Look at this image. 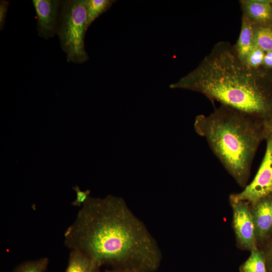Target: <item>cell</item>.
Masks as SVG:
<instances>
[{
    "label": "cell",
    "mask_w": 272,
    "mask_h": 272,
    "mask_svg": "<svg viewBox=\"0 0 272 272\" xmlns=\"http://www.w3.org/2000/svg\"><path fill=\"white\" fill-rule=\"evenodd\" d=\"M70 250L84 253L99 266L134 267L150 272L160 265L161 252L145 224L121 197L89 196L64 234Z\"/></svg>",
    "instance_id": "6da1fadb"
},
{
    "label": "cell",
    "mask_w": 272,
    "mask_h": 272,
    "mask_svg": "<svg viewBox=\"0 0 272 272\" xmlns=\"http://www.w3.org/2000/svg\"><path fill=\"white\" fill-rule=\"evenodd\" d=\"M73 189L76 192V198L72 202V205L75 207H81L89 197L91 191L89 189L82 191L78 185L74 186Z\"/></svg>",
    "instance_id": "e0dca14e"
},
{
    "label": "cell",
    "mask_w": 272,
    "mask_h": 272,
    "mask_svg": "<svg viewBox=\"0 0 272 272\" xmlns=\"http://www.w3.org/2000/svg\"><path fill=\"white\" fill-rule=\"evenodd\" d=\"M9 3L6 1H1L0 3V28L2 30L5 23L7 12Z\"/></svg>",
    "instance_id": "ac0fdd59"
},
{
    "label": "cell",
    "mask_w": 272,
    "mask_h": 272,
    "mask_svg": "<svg viewBox=\"0 0 272 272\" xmlns=\"http://www.w3.org/2000/svg\"><path fill=\"white\" fill-rule=\"evenodd\" d=\"M265 52L254 46L246 57L244 62L249 67L258 69L262 67Z\"/></svg>",
    "instance_id": "2e32d148"
},
{
    "label": "cell",
    "mask_w": 272,
    "mask_h": 272,
    "mask_svg": "<svg viewBox=\"0 0 272 272\" xmlns=\"http://www.w3.org/2000/svg\"><path fill=\"white\" fill-rule=\"evenodd\" d=\"M99 266L87 255L77 250H71L64 272H98Z\"/></svg>",
    "instance_id": "8fae6325"
},
{
    "label": "cell",
    "mask_w": 272,
    "mask_h": 272,
    "mask_svg": "<svg viewBox=\"0 0 272 272\" xmlns=\"http://www.w3.org/2000/svg\"><path fill=\"white\" fill-rule=\"evenodd\" d=\"M270 5L272 7V0H270Z\"/></svg>",
    "instance_id": "603a6c76"
},
{
    "label": "cell",
    "mask_w": 272,
    "mask_h": 272,
    "mask_svg": "<svg viewBox=\"0 0 272 272\" xmlns=\"http://www.w3.org/2000/svg\"><path fill=\"white\" fill-rule=\"evenodd\" d=\"M194 127L228 173L245 187L256 151L266 137L265 120L221 105L209 115L196 116Z\"/></svg>",
    "instance_id": "3957f363"
},
{
    "label": "cell",
    "mask_w": 272,
    "mask_h": 272,
    "mask_svg": "<svg viewBox=\"0 0 272 272\" xmlns=\"http://www.w3.org/2000/svg\"><path fill=\"white\" fill-rule=\"evenodd\" d=\"M248 258L241 265L240 272H268L266 258L256 247L252 250Z\"/></svg>",
    "instance_id": "7c38bea8"
},
{
    "label": "cell",
    "mask_w": 272,
    "mask_h": 272,
    "mask_svg": "<svg viewBox=\"0 0 272 272\" xmlns=\"http://www.w3.org/2000/svg\"><path fill=\"white\" fill-rule=\"evenodd\" d=\"M87 22L86 0L61 1L57 34L69 62L81 63L88 59L84 45Z\"/></svg>",
    "instance_id": "277c9868"
},
{
    "label": "cell",
    "mask_w": 272,
    "mask_h": 272,
    "mask_svg": "<svg viewBox=\"0 0 272 272\" xmlns=\"http://www.w3.org/2000/svg\"><path fill=\"white\" fill-rule=\"evenodd\" d=\"M48 262L46 257L27 260L17 266L13 272H46Z\"/></svg>",
    "instance_id": "9a60e30c"
},
{
    "label": "cell",
    "mask_w": 272,
    "mask_h": 272,
    "mask_svg": "<svg viewBox=\"0 0 272 272\" xmlns=\"http://www.w3.org/2000/svg\"><path fill=\"white\" fill-rule=\"evenodd\" d=\"M114 2L113 0H86L88 28L97 18L109 10Z\"/></svg>",
    "instance_id": "5bb4252c"
},
{
    "label": "cell",
    "mask_w": 272,
    "mask_h": 272,
    "mask_svg": "<svg viewBox=\"0 0 272 272\" xmlns=\"http://www.w3.org/2000/svg\"><path fill=\"white\" fill-rule=\"evenodd\" d=\"M113 272H150L147 270L134 267H127L116 268Z\"/></svg>",
    "instance_id": "ffe728a7"
},
{
    "label": "cell",
    "mask_w": 272,
    "mask_h": 272,
    "mask_svg": "<svg viewBox=\"0 0 272 272\" xmlns=\"http://www.w3.org/2000/svg\"><path fill=\"white\" fill-rule=\"evenodd\" d=\"M261 67L247 66L229 42L217 43L193 71L170 85L264 120L272 118V94Z\"/></svg>",
    "instance_id": "7a4b0ae2"
},
{
    "label": "cell",
    "mask_w": 272,
    "mask_h": 272,
    "mask_svg": "<svg viewBox=\"0 0 272 272\" xmlns=\"http://www.w3.org/2000/svg\"><path fill=\"white\" fill-rule=\"evenodd\" d=\"M61 1L33 0L39 36L48 39L57 33Z\"/></svg>",
    "instance_id": "52a82bcc"
},
{
    "label": "cell",
    "mask_w": 272,
    "mask_h": 272,
    "mask_svg": "<svg viewBox=\"0 0 272 272\" xmlns=\"http://www.w3.org/2000/svg\"><path fill=\"white\" fill-rule=\"evenodd\" d=\"M265 124L267 130L272 135V118L265 120Z\"/></svg>",
    "instance_id": "7402d4cb"
},
{
    "label": "cell",
    "mask_w": 272,
    "mask_h": 272,
    "mask_svg": "<svg viewBox=\"0 0 272 272\" xmlns=\"http://www.w3.org/2000/svg\"><path fill=\"white\" fill-rule=\"evenodd\" d=\"M233 210V226L238 242L251 251L256 247V237L249 202L230 199Z\"/></svg>",
    "instance_id": "8992f818"
},
{
    "label": "cell",
    "mask_w": 272,
    "mask_h": 272,
    "mask_svg": "<svg viewBox=\"0 0 272 272\" xmlns=\"http://www.w3.org/2000/svg\"><path fill=\"white\" fill-rule=\"evenodd\" d=\"M262 67L265 69H272V51L265 52Z\"/></svg>",
    "instance_id": "d6986e66"
},
{
    "label": "cell",
    "mask_w": 272,
    "mask_h": 272,
    "mask_svg": "<svg viewBox=\"0 0 272 272\" xmlns=\"http://www.w3.org/2000/svg\"><path fill=\"white\" fill-rule=\"evenodd\" d=\"M254 24L242 14L241 27L238 39L233 48L238 57L243 62L254 48Z\"/></svg>",
    "instance_id": "30bf717a"
},
{
    "label": "cell",
    "mask_w": 272,
    "mask_h": 272,
    "mask_svg": "<svg viewBox=\"0 0 272 272\" xmlns=\"http://www.w3.org/2000/svg\"><path fill=\"white\" fill-rule=\"evenodd\" d=\"M268 272H272V250L268 255L267 259H266Z\"/></svg>",
    "instance_id": "44dd1931"
},
{
    "label": "cell",
    "mask_w": 272,
    "mask_h": 272,
    "mask_svg": "<svg viewBox=\"0 0 272 272\" xmlns=\"http://www.w3.org/2000/svg\"><path fill=\"white\" fill-rule=\"evenodd\" d=\"M239 3L242 14L254 24H272V7L270 0H241Z\"/></svg>",
    "instance_id": "9c48e42d"
},
{
    "label": "cell",
    "mask_w": 272,
    "mask_h": 272,
    "mask_svg": "<svg viewBox=\"0 0 272 272\" xmlns=\"http://www.w3.org/2000/svg\"><path fill=\"white\" fill-rule=\"evenodd\" d=\"M251 212L256 240L264 239L272 230V194L252 203Z\"/></svg>",
    "instance_id": "ba28073f"
},
{
    "label": "cell",
    "mask_w": 272,
    "mask_h": 272,
    "mask_svg": "<svg viewBox=\"0 0 272 272\" xmlns=\"http://www.w3.org/2000/svg\"><path fill=\"white\" fill-rule=\"evenodd\" d=\"M98 272H100V271H99ZM105 272H113V271H105Z\"/></svg>",
    "instance_id": "cb8c5ba5"
},
{
    "label": "cell",
    "mask_w": 272,
    "mask_h": 272,
    "mask_svg": "<svg viewBox=\"0 0 272 272\" xmlns=\"http://www.w3.org/2000/svg\"><path fill=\"white\" fill-rule=\"evenodd\" d=\"M254 44L265 52L272 51V24H254Z\"/></svg>",
    "instance_id": "4fadbf2b"
},
{
    "label": "cell",
    "mask_w": 272,
    "mask_h": 272,
    "mask_svg": "<svg viewBox=\"0 0 272 272\" xmlns=\"http://www.w3.org/2000/svg\"><path fill=\"white\" fill-rule=\"evenodd\" d=\"M266 147L261 165L252 181L230 199L253 203L272 194V135L266 128Z\"/></svg>",
    "instance_id": "5b68a950"
}]
</instances>
